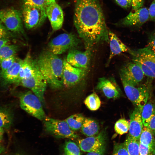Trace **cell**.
Returning a JSON list of instances; mask_svg holds the SVG:
<instances>
[{
  "instance_id": "9c48e42d",
  "label": "cell",
  "mask_w": 155,
  "mask_h": 155,
  "mask_svg": "<svg viewBox=\"0 0 155 155\" xmlns=\"http://www.w3.org/2000/svg\"><path fill=\"white\" fill-rule=\"evenodd\" d=\"M47 82L38 68L29 77L20 80L18 84L31 90L40 99L44 101V94Z\"/></svg>"
},
{
  "instance_id": "4316f807",
  "label": "cell",
  "mask_w": 155,
  "mask_h": 155,
  "mask_svg": "<svg viewBox=\"0 0 155 155\" xmlns=\"http://www.w3.org/2000/svg\"><path fill=\"white\" fill-rule=\"evenodd\" d=\"M124 143L129 155H139V140L133 138L128 135Z\"/></svg>"
},
{
  "instance_id": "8d00e7d4",
  "label": "cell",
  "mask_w": 155,
  "mask_h": 155,
  "mask_svg": "<svg viewBox=\"0 0 155 155\" xmlns=\"http://www.w3.org/2000/svg\"><path fill=\"white\" fill-rule=\"evenodd\" d=\"M144 0H132L131 6L133 11H135L143 7Z\"/></svg>"
},
{
  "instance_id": "60d3db41",
  "label": "cell",
  "mask_w": 155,
  "mask_h": 155,
  "mask_svg": "<svg viewBox=\"0 0 155 155\" xmlns=\"http://www.w3.org/2000/svg\"><path fill=\"white\" fill-rule=\"evenodd\" d=\"M0 23V40L8 38L9 34L7 29Z\"/></svg>"
},
{
  "instance_id": "ee69618b",
  "label": "cell",
  "mask_w": 155,
  "mask_h": 155,
  "mask_svg": "<svg viewBox=\"0 0 155 155\" xmlns=\"http://www.w3.org/2000/svg\"><path fill=\"white\" fill-rule=\"evenodd\" d=\"M5 150V148L0 142V155L3 153Z\"/></svg>"
},
{
  "instance_id": "30bf717a",
  "label": "cell",
  "mask_w": 155,
  "mask_h": 155,
  "mask_svg": "<svg viewBox=\"0 0 155 155\" xmlns=\"http://www.w3.org/2000/svg\"><path fill=\"white\" fill-rule=\"evenodd\" d=\"M22 13L18 10L9 9L0 10V21L7 29L13 32L25 35Z\"/></svg>"
},
{
  "instance_id": "f35d334b",
  "label": "cell",
  "mask_w": 155,
  "mask_h": 155,
  "mask_svg": "<svg viewBox=\"0 0 155 155\" xmlns=\"http://www.w3.org/2000/svg\"><path fill=\"white\" fill-rule=\"evenodd\" d=\"M150 19L155 20V0H154L148 9Z\"/></svg>"
},
{
  "instance_id": "e0dca14e",
  "label": "cell",
  "mask_w": 155,
  "mask_h": 155,
  "mask_svg": "<svg viewBox=\"0 0 155 155\" xmlns=\"http://www.w3.org/2000/svg\"><path fill=\"white\" fill-rule=\"evenodd\" d=\"M96 88L102 91L108 99L116 98L120 95V90L115 82L105 77L99 79Z\"/></svg>"
},
{
  "instance_id": "83f0119b",
  "label": "cell",
  "mask_w": 155,
  "mask_h": 155,
  "mask_svg": "<svg viewBox=\"0 0 155 155\" xmlns=\"http://www.w3.org/2000/svg\"><path fill=\"white\" fill-rule=\"evenodd\" d=\"M84 103L87 107L91 111L98 110L101 105L100 99L95 93H93L88 96L84 101Z\"/></svg>"
},
{
  "instance_id": "f6af8a7d",
  "label": "cell",
  "mask_w": 155,
  "mask_h": 155,
  "mask_svg": "<svg viewBox=\"0 0 155 155\" xmlns=\"http://www.w3.org/2000/svg\"><path fill=\"white\" fill-rule=\"evenodd\" d=\"M86 155H102L100 154L95 152H89Z\"/></svg>"
},
{
  "instance_id": "ab89813d",
  "label": "cell",
  "mask_w": 155,
  "mask_h": 155,
  "mask_svg": "<svg viewBox=\"0 0 155 155\" xmlns=\"http://www.w3.org/2000/svg\"><path fill=\"white\" fill-rule=\"evenodd\" d=\"M147 127L155 136V115L151 118Z\"/></svg>"
},
{
  "instance_id": "4fadbf2b",
  "label": "cell",
  "mask_w": 155,
  "mask_h": 155,
  "mask_svg": "<svg viewBox=\"0 0 155 155\" xmlns=\"http://www.w3.org/2000/svg\"><path fill=\"white\" fill-rule=\"evenodd\" d=\"M120 77L136 86L143 80L145 75L140 67L132 61L125 65L120 71Z\"/></svg>"
},
{
  "instance_id": "52a82bcc",
  "label": "cell",
  "mask_w": 155,
  "mask_h": 155,
  "mask_svg": "<svg viewBox=\"0 0 155 155\" xmlns=\"http://www.w3.org/2000/svg\"><path fill=\"white\" fill-rule=\"evenodd\" d=\"M20 102L21 108L33 117L40 120H44L46 117L42 103L31 92L28 91L21 94Z\"/></svg>"
},
{
  "instance_id": "7bdbcfd3",
  "label": "cell",
  "mask_w": 155,
  "mask_h": 155,
  "mask_svg": "<svg viewBox=\"0 0 155 155\" xmlns=\"http://www.w3.org/2000/svg\"><path fill=\"white\" fill-rule=\"evenodd\" d=\"M4 133V129L0 127V142H1L3 139Z\"/></svg>"
},
{
  "instance_id": "9a60e30c",
  "label": "cell",
  "mask_w": 155,
  "mask_h": 155,
  "mask_svg": "<svg viewBox=\"0 0 155 155\" xmlns=\"http://www.w3.org/2000/svg\"><path fill=\"white\" fill-rule=\"evenodd\" d=\"M150 19L148 9L142 7L133 11L121 21V24L125 26H140Z\"/></svg>"
},
{
  "instance_id": "484cf974",
  "label": "cell",
  "mask_w": 155,
  "mask_h": 155,
  "mask_svg": "<svg viewBox=\"0 0 155 155\" xmlns=\"http://www.w3.org/2000/svg\"><path fill=\"white\" fill-rule=\"evenodd\" d=\"M85 119L82 114H76L71 115L65 120L70 128L74 131L81 128Z\"/></svg>"
},
{
  "instance_id": "ba28073f",
  "label": "cell",
  "mask_w": 155,
  "mask_h": 155,
  "mask_svg": "<svg viewBox=\"0 0 155 155\" xmlns=\"http://www.w3.org/2000/svg\"><path fill=\"white\" fill-rule=\"evenodd\" d=\"M43 120L46 131L56 137L74 139L78 137L65 120H59L46 117Z\"/></svg>"
},
{
  "instance_id": "6da1fadb",
  "label": "cell",
  "mask_w": 155,
  "mask_h": 155,
  "mask_svg": "<svg viewBox=\"0 0 155 155\" xmlns=\"http://www.w3.org/2000/svg\"><path fill=\"white\" fill-rule=\"evenodd\" d=\"M73 22L86 49L102 41L109 42V30L98 0H76Z\"/></svg>"
},
{
  "instance_id": "3957f363",
  "label": "cell",
  "mask_w": 155,
  "mask_h": 155,
  "mask_svg": "<svg viewBox=\"0 0 155 155\" xmlns=\"http://www.w3.org/2000/svg\"><path fill=\"white\" fill-rule=\"evenodd\" d=\"M132 61L141 68L145 75L155 79V53L148 47L130 50Z\"/></svg>"
},
{
  "instance_id": "7a4b0ae2",
  "label": "cell",
  "mask_w": 155,
  "mask_h": 155,
  "mask_svg": "<svg viewBox=\"0 0 155 155\" xmlns=\"http://www.w3.org/2000/svg\"><path fill=\"white\" fill-rule=\"evenodd\" d=\"M38 68L47 84L53 88L63 86V60L49 51L41 53L36 60Z\"/></svg>"
},
{
  "instance_id": "681fc988",
  "label": "cell",
  "mask_w": 155,
  "mask_h": 155,
  "mask_svg": "<svg viewBox=\"0 0 155 155\" xmlns=\"http://www.w3.org/2000/svg\"><path fill=\"white\" fill-rule=\"evenodd\" d=\"M0 23H1L0 21Z\"/></svg>"
},
{
  "instance_id": "277c9868",
  "label": "cell",
  "mask_w": 155,
  "mask_h": 155,
  "mask_svg": "<svg viewBox=\"0 0 155 155\" xmlns=\"http://www.w3.org/2000/svg\"><path fill=\"white\" fill-rule=\"evenodd\" d=\"M121 79L127 97L141 112L149 97V82L136 87L123 78Z\"/></svg>"
},
{
  "instance_id": "1f68e13d",
  "label": "cell",
  "mask_w": 155,
  "mask_h": 155,
  "mask_svg": "<svg viewBox=\"0 0 155 155\" xmlns=\"http://www.w3.org/2000/svg\"><path fill=\"white\" fill-rule=\"evenodd\" d=\"M15 55L0 61L1 70L0 74L8 69L13 64L16 59Z\"/></svg>"
},
{
  "instance_id": "7402d4cb",
  "label": "cell",
  "mask_w": 155,
  "mask_h": 155,
  "mask_svg": "<svg viewBox=\"0 0 155 155\" xmlns=\"http://www.w3.org/2000/svg\"><path fill=\"white\" fill-rule=\"evenodd\" d=\"M81 129L83 134L89 137L98 134L99 127L98 123L94 120L89 118H85Z\"/></svg>"
},
{
  "instance_id": "603a6c76",
  "label": "cell",
  "mask_w": 155,
  "mask_h": 155,
  "mask_svg": "<svg viewBox=\"0 0 155 155\" xmlns=\"http://www.w3.org/2000/svg\"><path fill=\"white\" fill-rule=\"evenodd\" d=\"M141 114L143 125L147 127L151 118L155 115V102L148 100L144 106Z\"/></svg>"
},
{
  "instance_id": "4dcf8cb0",
  "label": "cell",
  "mask_w": 155,
  "mask_h": 155,
  "mask_svg": "<svg viewBox=\"0 0 155 155\" xmlns=\"http://www.w3.org/2000/svg\"><path fill=\"white\" fill-rule=\"evenodd\" d=\"M64 155H81L80 149L71 141H67L64 146Z\"/></svg>"
},
{
  "instance_id": "836d02e7",
  "label": "cell",
  "mask_w": 155,
  "mask_h": 155,
  "mask_svg": "<svg viewBox=\"0 0 155 155\" xmlns=\"http://www.w3.org/2000/svg\"><path fill=\"white\" fill-rule=\"evenodd\" d=\"M23 1L24 4L39 6L45 8L51 2L49 0H23Z\"/></svg>"
},
{
  "instance_id": "8fae6325",
  "label": "cell",
  "mask_w": 155,
  "mask_h": 155,
  "mask_svg": "<svg viewBox=\"0 0 155 155\" xmlns=\"http://www.w3.org/2000/svg\"><path fill=\"white\" fill-rule=\"evenodd\" d=\"M106 139L105 131H102L97 136L79 140V146L84 152H95L103 155L106 150Z\"/></svg>"
},
{
  "instance_id": "2e32d148",
  "label": "cell",
  "mask_w": 155,
  "mask_h": 155,
  "mask_svg": "<svg viewBox=\"0 0 155 155\" xmlns=\"http://www.w3.org/2000/svg\"><path fill=\"white\" fill-rule=\"evenodd\" d=\"M46 10L53 30L57 31L60 29L64 21L63 12L61 7L55 1H52L46 7Z\"/></svg>"
},
{
  "instance_id": "5b68a950",
  "label": "cell",
  "mask_w": 155,
  "mask_h": 155,
  "mask_svg": "<svg viewBox=\"0 0 155 155\" xmlns=\"http://www.w3.org/2000/svg\"><path fill=\"white\" fill-rule=\"evenodd\" d=\"M22 14L25 26L28 30L40 26L47 17L45 8L25 4H23Z\"/></svg>"
},
{
  "instance_id": "e575fe53",
  "label": "cell",
  "mask_w": 155,
  "mask_h": 155,
  "mask_svg": "<svg viewBox=\"0 0 155 155\" xmlns=\"http://www.w3.org/2000/svg\"><path fill=\"white\" fill-rule=\"evenodd\" d=\"M155 152L140 142L139 155H154Z\"/></svg>"
},
{
  "instance_id": "7c38bea8",
  "label": "cell",
  "mask_w": 155,
  "mask_h": 155,
  "mask_svg": "<svg viewBox=\"0 0 155 155\" xmlns=\"http://www.w3.org/2000/svg\"><path fill=\"white\" fill-rule=\"evenodd\" d=\"M87 70L74 67L63 60V85L70 87L79 83L86 75Z\"/></svg>"
},
{
  "instance_id": "b9f144b4",
  "label": "cell",
  "mask_w": 155,
  "mask_h": 155,
  "mask_svg": "<svg viewBox=\"0 0 155 155\" xmlns=\"http://www.w3.org/2000/svg\"><path fill=\"white\" fill-rule=\"evenodd\" d=\"M9 40L8 38H4L0 40V49L3 46L8 44Z\"/></svg>"
},
{
  "instance_id": "7dc6e473",
  "label": "cell",
  "mask_w": 155,
  "mask_h": 155,
  "mask_svg": "<svg viewBox=\"0 0 155 155\" xmlns=\"http://www.w3.org/2000/svg\"><path fill=\"white\" fill-rule=\"evenodd\" d=\"M49 0L51 2L55 1V0Z\"/></svg>"
},
{
  "instance_id": "d6a6232c",
  "label": "cell",
  "mask_w": 155,
  "mask_h": 155,
  "mask_svg": "<svg viewBox=\"0 0 155 155\" xmlns=\"http://www.w3.org/2000/svg\"><path fill=\"white\" fill-rule=\"evenodd\" d=\"M112 155H129L124 142L114 144Z\"/></svg>"
},
{
  "instance_id": "cb8c5ba5",
  "label": "cell",
  "mask_w": 155,
  "mask_h": 155,
  "mask_svg": "<svg viewBox=\"0 0 155 155\" xmlns=\"http://www.w3.org/2000/svg\"><path fill=\"white\" fill-rule=\"evenodd\" d=\"M13 115L11 110L8 108L0 107V127L9 129L12 124Z\"/></svg>"
},
{
  "instance_id": "44dd1931",
  "label": "cell",
  "mask_w": 155,
  "mask_h": 155,
  "mask_svg": "<svg viewBox=\"0 0 155 155\" xmlns=\"http://www.w3.org/2000/svg\"><path fill=\"white\" fill-rule=\"evenodd\" d=\"M38 69L35 60L32 59L29 53L26 55L21 65L18 84L21 80L31 75Z\"/></svg>"
},
{
  "instance_id": "d4e9b609",
  "label": "cell",
  "mask_w": 155,
  "mask_h": 155,
  "mask_svg": "<svg viewBox=\"0 0 155 155\" xmlns=\"http://www.w3.org/2000/svg\"><path fill=\"white\" fill-rule=\"evenodd\" d=\"M154 137L147 127L144 126L139 140L140 142L155 152V139Z\"/></svg>"
},
{
  "instance_id": "5bb4252c",
  "label": "cell",
  "mask_w": 155,
  "mask_h": 155,
  "mask_svg": "<svg viewBox=\"0 0 155 155\" xmlns=\"http://www.w3.org/2000/svg\"><path fill=\"white\" fill-rule=\"evenodd\" d=\"M90 57V50L84 51L75 49L70 50L65 59L72 66L77 68L88 70Z\"/></svg>"
},
{
  "instance_id": "f1b7e54d",
  "label": "cell",
  "mask_w": 155,
  "mask_h": 155,
  "mask_svg": "<svg viewBox=\"0 0 155 155\" xmlns=\"http://www.w3.org/2000/svg\"><path fill=\"white\" fill-rule=\"evenodd\" d=\"M19 47L16 44H9L0 49V61L15 55L18 50Z\"/></svg>"
},
{
  "instance_id": "ffe728a7",
  "label": "cell",
  "mask_w": 155,
  "mask_h": 155,
  "mask_svg": "<svg viewBox=\"0 0 155 155\" xmlns=\"http://www.w3.org/2000/svg\"><path fill=\"white\" fill-rule=\"evenodd\" d=\"M23 60L16 58L12 65L0 77L5 84H17L19 77L20 69Z\"/></svg>"
},
{
  "instance_id": "bcb514c9",
  "label": "cell",
  "mask_w": 155,
  "mask_h": 155,
  "mask_svg": "<svg viewBox=\"0 0 155 155\" xmlns=\"http://www.w3.org/2000/svg\"><path fill=\"white\" fill-rule=\"evenodd\" d=\"M13 155H23L21 154H14Z\"/></svg>"
},
{
  "instance_id": "d6986e66",
  "label": "cell",
  "mask_w": 155,
  "mask_h": 155,
  "mask_svg": "<svg viewBox=\"0 0 155 155\" xmlns=\"http://www.w3.org/2000/svg\"><path fill=\"white\" fill-rule=\"evenodd\" d=\"M108 36L110 51L106 65L115 56L123 52L129 53L130 50L115 34L110 30L108 31Z\"/></svg>"
},
{
  "instance_id": "d590c367",
  "label": "cell",
  "mask_w": 155,
  "mask_h": 155,
  "mask_svg": "<svg viewBox=\"0 0 155 155\" xmlns=\"http://www.w3.org/2000/svg\"><path fill=\"white\" fill-rule=\"evenodd\" d=\"M116 3L121 7L127 9L131 6L132 0H115Z\"/></svg>"
},
{
  "instance_id": "8992f818",
  "label": "cell",
  "mask_w": 155,
  "mask_h": 155,
  "mask_svg": "<svg viewBox=\"0 0 155 155\" xmlns=\"http://www.w3.org/2000/svg\"><path fill=\"white\" fill-rule=\"evenodd\" d=\"M80 42V39L72 33L61 34L49 42L48 44L49 51L57 55L61 54L75 49Z\"/></svg>"
},
{
  "instance_id": "f546056e",
  "label": "cell",
  "mask_w": 155,
  "mask_h": 155,
  "mask_svg": "<svg viewBox=\"0 0 155 155\" xmlns=\"http://www.w3.org/2000/svg\"><path fill=\"white\" fill-rule=\"evenodd\" d=\"M129 123L124 119L118 120L115 123L114 129L116 133L120 135L126 133L129 130Z\"/></svg>"
},
{
  "instance_id": "74e56055",
  "label": "cell",
  "mask_w": 155,
  "mask_h": 155,
  "mask_svg": "<svg viewBox=\"0 0 155 155\" xmlns=\"http://www.w3.org/2000/svg\"><path fill=\"white\" fill-rule=\"evenodd\" d=\"M147 46L155 53V33L150 36Z\"/></svg>"
},
{
  "instance_id": "c3c4849f",
  "label": "cell",
  "mask_w": 155,
  "mask_h": 155,
  "mask_svg": "<svg viewBox=\"0 0 155 155\" xmlns=\"http://www.w3.org/2000/svg\"><path fill=\"white\" fill-rule=\"evenodd\" d=\"M154 155H155V154H154Z\"/></svg>"
},
{
  "instance_id": "ac0fdd59",
  "label": "cell",
  "mask_w": 155,
  "mask_h": 155,
  "mask_svg": "<svg viewBox=\"0 0 155 155\" xmlns=\"http://www.w3.org/2000/svg\"><path fill=\"white\" fill-rule=\"evenodd\" d=\"M129 135L133 138L139 140L143 124L141 112L136 107L130 115Z\"/></svg>"
}]
</instances>
